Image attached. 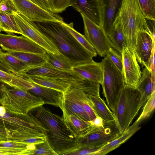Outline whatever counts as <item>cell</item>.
<instances>
[{
	"label": "cell",
	"mask_w": 155,
	"mask_h": 155,
	"mask_svg": "<svg viewBox=\"0 0 155 155\" xmlns=\"http://www.w3.org/2000/svg\"><path fill=\"white\" fill-rule=\"evenodd\" d=\"M33 22L38 30L54 44L59 53L68 59L73 67L94 61V55L77 41L61 22Z\"/></svg>",
	"instance_id": "6da1fadb"
},
{
	"label": "cell",
	"mask_w": 155,
	"mask_h": 155,
	"mask_svg": "<svg viewBox=\"0 0 155 155\" xmlns=\"http://www.w3.org/2000/svg\"><path fill=\"white\" fill-rule=\"evenodd\" d=\"M35 109L32 114L47 130V140L58 155H68L79 147L77 138L72 134L62 117L43 106Z\"/></svg>",
	"instance_id": "7a4b0ae2"
},
{
	"label": "cell",
	"mask_w": 155,
	"mask_h": 155,
	"mask_svg": "<svg viewBox=\"0 0 155 155\" xmlns=\"http://www.w3.org/2000/svg\"><path fill=\"white\" fill-rule=\"evenodd\" d=\"M0 127L6 131L8 141L12 142L46 136L47 130L32 114L10 113L0 103Z\"/></svg>",
	"instance_id": "3957f363"
},
{
	"label": "cell",
	"mask_w": 155,
	"mask_h": 155,
	"mask_svg": "<svg viewBox=\"0 0 155 155\" xmlns=\"http://www.w3.org/2000/svg\"><path fill=\"white\" fill-rule=\"evenodd\" d=\"M117 16L121 21L126 44L134 52L138 32L146 30L145 17L137 0H122Z\"/></svg>",
	"instance_id": "277c9868"
},
{
	"label": "cell",
	"mask_w": 155,
	"mask_h": 155,
	"mask_svg": "<svg viewBox=\"0 0 155 155\" xmlns=\"http://www.w3.org/2000/svg\"><path fill=\"white\" fill-rule=\"evenodd\" d=\"M141 97V93L136 88L125 85L121 91L113 113L115 124L120 133L129 127L137 115Z\"/></svg>",
	"instance_id": "5b68a950"
},
{
	"label": "cell",
	"mask_w": 155,
	"mask_h": 155,
	"mask_svg": "<svg viewBox=\"0 0 155 155\" xmlns=\"http://www.w3.org/2000/svg\"><path fill=\"white\" fill-rule=\"evenodd\" d=\"M0 103L10 113L18 114H27L31 110L43 106L41 98L18 89H8L7 86L0 98Z\"/></svg>",
	"instance_id": "8992f818"
},
{
	"label": "cell",
	"mask_w": 155,
	"mask_h": 155,
	"mask_svg": "<svg viewBox=\"0 0 155 155\" xmlns=\"http://www.w3.org/2000/svg\"><path fill=\"white\" fill-rule=\"evenodd\" d=\"M103 71V93L109 108L114 112L120 93L125 85L122 72L105 57L101 61Z\"/></svg>",
	"instance_id": "52a82bcc"
},
{
	"label": "cell",
	"mask_w": 155,
	"mask_h": 155,
	"mask_svg": "<svg viewBox=\"0 0 155 155\" xmlns=\"http://www.w3.org/2000/svg\"><path fill=\"white\" fill-rule=\"evenodd\" d=\"M122 134L117 128L114 121L110 123L104 122L101 126L92 124L85 134L77 138L78 147L100 148Z\"/></svg>",
	"instance_id": "ba28073f"
},
{
	"label": "cell",
	"mask_w": 155,
	"mask_h": 155,
	"mask_svg": "<svg viewBox=\"0 0 155 155\" xmlns=\"http://www.w3.org/2000/svg\"><path fill=\"white\" fill-rule=\"evenodd\" d=\"M0 47L5 51L44 54L46 51L29 38L14 33H0Z\"/></svg>",
	"instance_id": "9c48e42d"
},
{
	"label": "cell",
	"mask_w": 155,
	"mask_h": 155,
	"mask_svg": "<svg viewBox=\"0 0 155 155\" xmlns=\"http://www.w3.org/2000/svg\"><path fill=\"white\" fill-rule=\"evenodd\" d=\"M16 23L22 35L32 40L45 49L54 54L60 53L54 44L36 28L33 21L18 12L13 14Z\"/></svg>",
	"instance_id": "30bf717a"
},
{
	"label": "cell",
	"mask_w": 155,
	"mask_h": 155,
	"mask_svg": "<svg viewBox=\"0 0 155 155\" xmlns=\"http://www.w3.org/2000/svg\"><path fill=\"white\" fill-rule=\"evenodd\" d=\"M84 25V36L101 57H105L111 47L107 35L100 26L81 14Z\"/></svg>",
	"instance_id": "8fae6325"
},
{
	"label": "cell",
	"mask_w": 155,
	"mask_h": 155,
	"mask_svg": "<svg viewBox=\"0 0 155 155\" xmlns=\"http://www.w3.org/2000/svg\"><path fill=\"white\" fill-rule=\"evenodd\" d=\"M85 93H86L80 87H72L63 92L59 107L62 112L68 115H74L88 122L91 121L83 106L82 97Z\"/></svg>",
	"instance_id": "7c38bea8"
},
{
	"label": "cell",
	"mask_w": 155,
	"mask_h": 155,
	"mask_svg": "<svg viewBox=\"0 0 155 155\" xmlns=\"http://www.w3.org/2000/svg\"><path fill=\"white\" fill-rule=\"evenodd\" d=\"M12 1L18 12L31 21H63L59 15L42 8L29 0Z\"/></svg>",
	"instance_id": "4fadbf2b"
},
{
	"label": "cell",
	"mask_w": 155,
	"mask_h": 155,
	"mask_svg": "<svg viewBox=\"0 0 155 155\" xmlns=\"http://www.w3.org/2000/svg\"><path fill=\"white\" fill-rule=\"evenodd\" d=\"M121 55L123 61L122 74L125 85L136 88L142 72L134 52L129 49L125 42L123 45Z\"/></svg>",
	"instance_id": "5bb4252c"
},
{
	"label": "cell",
	"mask_w": 155,
	"mask_h": 155,
	"mask_svg": "<svg viewBox=\"0 0 155 155\" xmlns=\"http://www.w3.org/2000/svg\"><path fill=\"white\" fill-rule=\"evenodd\" d=\"M27 74L70 79L81 83L85 82L87 80L72 70L60 69L53 66L47 62L42 65L30 69L28 71Z\"/></svg>",
	"instance_id": "9a60e30c"
},
{
	"label": "cell",
	"mask_w": 155,
	"mask_h": 155,
	"mask_svg": "<svg viewBox=\"0 0 155 155\" xmlns=\"http://www.w3.org/2000/svg\"><path fill=\"white\" fill-rule=\"evenodd\" d=\"M155 39L146 30L139 31L137 37L134 53L138 62L147 68L153 48Z\"/></svg>",
	"instance_id": "2e32d148"
},
{
	"label": "cell",
	"mask_w": 155,
	"mask_h": 155,
	"mask_svg": "<svg viewBox=\"0 0 155 155\" xmlns=\"http://www.w3.org/2000/svg\"><path fill=\"white\" fill-rule=\"evenodd\" d=\"M70 5L81 14L102 26V7L99 0H71Z\"/></svg>",
	"instance_id": "e0dca14e"
},
{
	"label": "cell",
	"mask_w": 155,
	"mask_h": 155,
	"mask_svg": "<svg viewBox=\"0 0 155 155\" xmlns=\"http://www.w3.org/2000/svg\"><path fill=\"white\" fill-rule=\"evenodd\" d=\"M27 78L34 83L52 88L62 92L73 87H80L87 81L81 83L70 79H60L36 75H28Z\"/></svg>",
	"instance_id": "ac0fdd59"
},
{
	"label": "cell",
	"mask_w": 155,
	"mask_h": 155,
	"mask_svg": "<svg viewBox=\"0 0 155 155\" xmlns=\"http://www.w3.org/2000/svg\"><path fill=\"white\" fill-rule=\"evenodd\" d=\"M102 7V26L106 34L111 32L122 0H99Z\"/></svg>",
	"instance_id": "d6986e66"
},
{
	"label": "cell",
	"mask_w": 155,
	"mask_h": 155,
	"mask_svg": "<svg viewBox=\"0 0 155 155\" xmlns=\"http://www.w3.org/2000/svg\"><path fill=\"white\" fill-rule=\"evenodd\" d=\"M30 67L25 62L7 52L0 54V69L9 73L27 78Z\"/></svg>",
	"instance_id": "ffe728a7"
},
{
	"label": "cell",
	"mask_w": 155,
	"mask_h": 155,
	"mask_svg": "<svg viewBox=\"0 0 155 155\" xmlns=\"http://www.w3.org/2000/svg\"><path fill=\"white\" fill-rule=\"evenodd\" d=\"M72 70L84 78L98 83L101 85L103 82V71L101 62L92 61L73 67Z\"/></svg>",
	"instance_id": "44dd1931"
},
{
	"label": "cell",
	"mask_w": 155,
	"mask_h": 155,
	"mask_svg": "<svg viewBox=\"0 0 155 155\" xmlns=\"http://www.w3.org/2000/svg\"><path fill=\"white\" fill-rule=\"evenodd\" d=\"M142 72L137 88L140 92L141 97L139 107L145 104L148 99L155 91V74L144 67Z\"/></svg>",
	"instance_id": "7402d4cb"
},
{
	"label": "cell",
	"mask_w": 155,
	"mask_h": 155,
	"mask_svg": "<svg viewBox=\"0 0 155 155\" xmlns=\"http://www.w3.org/2000/svg\"><path fill=\"white\" fill-rule=\"evenodd\" d=\"M33 83V87L28 91L35 95L41 98L43 101L44 104H48L57 107H60L63 92Z\"/></svg>",
	"instance_id": "603a6c76"
},
{
	"label": "cell",
	"mask_w": 155,
	"mask_h": 155,
	"mask_svg": "<svg viewBox=\"0 0 155 155\" xmlns=\"http://www.w3.org/2000/svg\"><path fill=\"white\" fill-rule=\"evenodd\" d=\"M36 145L24 141L0 142V155H35Z\"/></svg>",
	"instance_id": "cb8c5ba5"
},
{
	"label": "cell",
	"mask_w": 155,
	"mask_h": 155,
	"mask_svg": "<svg viewBox=\"0 0 155 155\" xmlns=\"http://www.w3.org/2000/svg\"><path fill=\"white\" fill-rule=\"evenodd\" d=\"M140 124L134 122L118 137L99 149L94 155H105L119 147L141 128Z\"/></svg>",
	"instance_id": "d4e9b609"
},
{
	"label": "cell",
	"mask_w": 155,
	"mask_h": 155,
	"mask_svg": "<svg viewBox=\"0 0 155 155\" xmlns=\"http://www.w3.org/2000/svg\"><path fill=\"white\" fill-rule=\"evenodd\" d=\"M62 112V118L72 134L76 138L85 134L92 125L89 122L80 117Z\"/></svg>",
	"instance_id": "484cf974"
},
{
	"label": "cell",
	"mask_w": 155,
	"mask_h": 155,
	"mask_svg": "<svg viewBox=\"0 0 155 155\" xmlns=\"http://www.w3.org/2000/svg\"><path fill=\"white\" fill-rule=\"evenodd\" d=\"M89 105L97 116L106 123L114 121L113 112L100 95H89Z\"/></svg>",
	"instance_id": "4316f807"
},
{
	"label": "cell",
	"mask_w": 155,
	"mask_h": 155,
	"mask_svg": "<svg viewBox=\"0 0 155 155\" xmlns=\"http://www.w3.org/2000/svg\"><path fill=\"white\" fill-rule=\"evenodd\" d=\"M0 81L9 86L28 91L33 86V82L24 78L9 73L0 69Z\"/></svg>",
	"instance_id": "83f0119b"
},
{
	"label": "cell",
	"mask_w": 155,
	"mask_h": 155,
	"mask_svg": "<svg viewBox=\"0 0 155 155\" xmlns=\"http://www.w3.org/2000/svg\"><path fill=\"white\" fill-rule=\"evenodd\" d=\"M107 36L111 47L122 54L125 38L120 20L117 15L113 30Z\"/></svg>",
	"instance_id": "f1b7e54d"
},
{
	"label": "cell",
	"mask_w": 155,
	"mask_h": 155,
	"mask_svg": "<svg viewBox=\"0 0 155 155\" xmlns=\"http://www.w3.org/2000/svg\"><path fill=\"white\" fill-rule=\"evenodd\" d=\"M7 52L25 62L31 69L42 65L47 62V52L44 54L12 51Z\"/></svg>",
	"instance_id": "f546056e"
},
{
	"label": "cell",
	"mask_w": 155,
	"mask_h": 155,
	"mask_svg": "<svg viewBox=\"0 0 155 155\" xmlns=\"http://www.w3.org/2000/svg\"><path fill=\"white\" fill-rule=\"evenodd\" d=\"M0 28L7 34L22 33L15 21L13 15L8 14L0 10Z\"/></svg>",
	"instance_id": "4dcf8cb0"
},
{
	"label": "cell",
	"mask_w": 155,
	"mask_h": 155,
	"mask_svg": "<svg viewBox=\"0 0 155 155\" xmlns=\"http://www.w3.org/2000/svg\"><path fill=\"white\" fill-rule=\"evenodd\" d=\"M47 62L57 68L66 70H72L73 66L70 61L64 56L60 53L54 54L47 52Z\"/></svg>",
	"instance_id": "1f68e13d"
},
{
	"label": "cell",
	"mask_w": 155,
	"mask_h": 155,
	"mask_svg": "<svg viewBox=\"0 0 155 155\" xmlns=\"http://www.w3.org/2000/svg\"><path fill=\"white\" fill-rule=\"evenodd\" d=\"M61 23L81 45L92 53L94 57L97 56V52L94 48L86 39L84 35L80 33L74 28L73 22L68 24L63 21Z\"/></svg>",
	"instance_id": "d6a6232c"
},
{
	"label": "cell",
	"mask_w": 155,
	"mask_h": 155,
	"mask_svg": "<svg viewBox=\"0 0 155 155\" xmlns=\"http://www.w3.org/2000/svg\"><path fill=\"white\" fill-rule=\"evenodd\" d=\"M143 107V110L135 122V123L141 124L143 120L148 118L154 110L155 107V91L153 93Z\"/></svg>",
	"instance_id": "836d02e7"
},
{
	"label": "cell",
	"mask_w": 155,
	"mask_h": 155,
	"mask_svg": "<svg viewBox=\"0 0 155 155\" xmlns=\"http://www.w3.org/2000/svg\"><path fill=\"white\" fill-rule=\"evenodd\" d=\"M146 18L155 19V0H137Z\"/></svg>",
	"instance_id": "e575fe53"
},
{
	"label": "cell",
	"mask_w": 155,
	"mask_h": 155,
	"mask_svg": "<svg viewBox=\"0 0 155 155\" xmlns=\"http://www.w3.org/2000/svg\"><path fill=\"white\" fill-rule=\"evenodd\" d=\"M105 56L122 73L123 61L121 54L110 47L106 52Z\"/></svg>",
	"instance_id": "d590c367"
},
{
	"label": "cell",
	"mask_w": 155,
	"mask_h": 155,
	"mask_svg": "<svg viewBox=\"0 0 155 155\" xmlns=\"http://www.w3.org/2000/svg\"><path fill=\"white\" fill-rule=\"evenodd\" d=\"M35 155H58L51 148L47 138L44 142L36 145Z\"/></svg>",
	"instance_id": "8d00e7d4"
},
{
	"label": "cell",
	"mask_w": 155,
	"mask_h": 155,
	"mask_svg": "<svg viewBox=\"0 0 155 155\" xmlns=\"http://www.w3.org/2000/svg\"><path fill=\"white\" fill-rule=\"evenodd\" d=\"M71 0H51V5L53 12L61 13L68 7L70 6Z\"/></svg>",
	"instance_id": "74e56055"
},
{
	"label": "cell",
	"mask_w": 155,
	"mask_h": 155,
	"mask_svg": "<svg viewBox=\"0 0 155 155\" xmlns=\"http://www.w3.org/2000/svg\"><path fill=\"white\" fill-rule=\"evenodd\" d=\"M0 10L6 13L13 15L18 12L12 0H5L0 4Z\"/></svg>",
	"instance_id": "f35d334b"
},
{
	"label": "cell",
	"mask_w": 155,
	"mask_h": 155,
	"mask_svg": "<svg viewBox=\"0 0 155 155\" xmlns=\"http://www.w3.org/2000/svg\"><path fill=\"white\" fill-rule=\"evenodd\" d=\"M99 149V148H97L78 147L77 149L68 153V155H94L95 152Z\"/></svg>",
	"instance_id": "ab89813d"
},
{
	"label": "cell",
	"mask_w": 155,
	"mask_h": 155,
	"mask_svg": "<svg viewBox=\"0 0 155 155\" xmlns=\"http://www.w3.org/2000/svg\"><path fill=\"white\" fill-rule=\"evenodd\" d=\"M146 31L155 39V19L145 18Z\"/></svg>",
	"instance_id": "60d3db41"
},
{
	"label": "cell",
	"mask_w": 155,
	"mask_h": 155,
	"mask_svg": "<svg viewBox=\"0 0 155 155\" xmlns=\"http://www.w3.org/2000/svg\"><path fill=\"white\" fill-rule=\"evenodd\" d=\"M42 8L53 12L51 5L48 0H29Z\"/></svg>",
	"instance_id": "b9f144b4"
},
{
	"label": "cell",
	"mask_w": 155,
	"mask_h": 155,
	"mask_svg": "<svg viewBox=\"0 0 155 155\" xmlns=\"http://www.w3.org/2000/svg\"><path fill=\"white\" fill-rule=\"evenodd\" d=\"M8 141L7 133L6 130L0 127V142Z\"/></svg>",
	"instance_id": "7bdbcfd3"
},
{
	"label": "cell",
	"mask_w": 155,
	"mask_h": 155,
	"mask_svg": "<svg viewBox=\"0 0 155 155\" xmlns=\"http://www.w3.org/2000/svg\"><path fill=\"white\" fill-rule=\"evenodd\" d=\"M5 84L0 81V98L2 95L3 90L5 87L6 86Z\"/></svg>",
	"instance_id": "ee69618b"
},
{
	"label": "cell",
	"mask_w": 155,
	"mask_h": 155,
	"mask_svg": "<svg viewBox=\"0 0 155 155\" xmlns=\"http://www.w3.org/2000/svg\"><path fill=\"white\" fill-rule=\"evenodd\" d=\"M3 52L2 51V48H0V54Z\"/></svg>",
	"instance_id": "f6af8a7d"
},
{
	"label": "cell",
	"mask_w": 155,
	"mask_h": 155,
	"mask_svg": "<svg viewBox=\"0 0 155 155\" xmlns=\"http://www.w3.org/2000/svg\"><path fill=\"white\" fill-rule=\"evenodd\" d=\"M5 0H0V4Z\"/></svg>",
	"instance_id": "bcb514c9"
},
{
	"label": "cell",
	"mask_w": 155,
	"mask_h": 155,
	"mask_svg": "<svg viewBox=\"0 0 155 155\" xmlns=\"http://www.w3.org/2000/svg\"><path fill=\"white\" fill-rule=\"evenodd\" d=\"M48 0L49 2H50V4L51 5V0Z\"/></svg>",
	"instance_id": "7dc6e473"
},
{
	"label": "cell",
	"mask_w": 155,
	"mask_h": 155,
	"mask_svg": "<svg viewBox=\"0 0 155 155\" xmlns=\"http://www.w3.org/2000/svg\"><path fill=\"white\" fill-rule=\"evenodd\" d=\"M1 31V30L0 28V32Z\"/></svg>",
	"instance_id": "c3c4849f"
}]
</instances>
